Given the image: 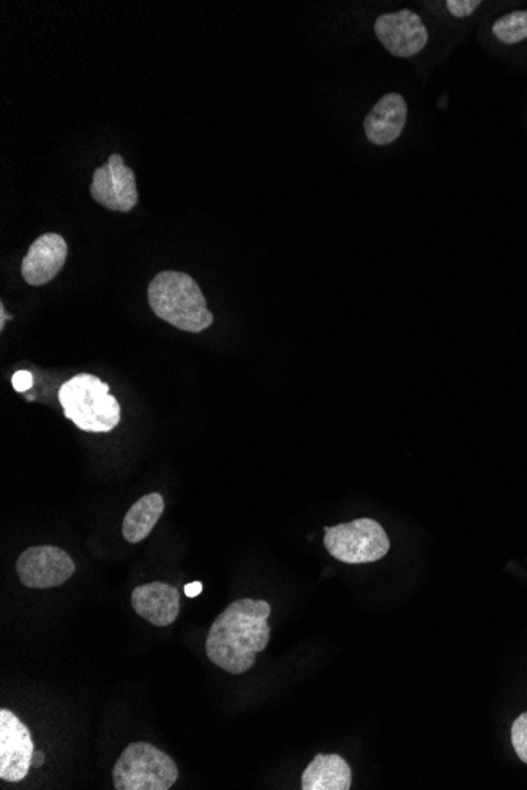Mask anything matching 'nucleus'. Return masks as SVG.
<instances>
[{
    "label": "nucleus",
    "mask_w": 527,
    "mask_h": 790,
    "mask_svg": "<svg viewBox=\"0 0 527 790\" xmlns=\"http://www.w3.org/2000/svg\"><path fill=\"white\" fill-rule=\"evenodd\" d=\"M446 5L455 18H468L482 5V2L480 0H447Z\"/></svg>",
    "instance_id": "17"
},
{
    "label": "nucleus",
    "mask_w": 527,
    "mask_h": 790,
    "mask_svg": "<svg viewBox=\"0 0 527 790\" xmlns=\"http://www.w3.org/2000/svg\"><path fill=\"white\" fill-rule=\"evenodd\" d=\"M12 383L14 390L23 393V391L31 389L32 383H34V377H32L31 372L21 369V371L14 372Z\"/></svg>",
    "instance_id": "18"
},
{
    "label": "nucleus",
    "mask_w": 527,
    "mask_h": 790,
    "mask_svg": "<svg viewBox=\"0 0 527 790\" xmlns=\"http://www.w3.org/2000/svg\"><path fill=\"white\" fill-rule=\"evenodd\" d=\"M34 754L35 745L27 726L10 710H0V779L23 781Z\"/></svg>",
    "instance_id": "8"
},
{
    "label": "nucleus",
    "mask_w": 527,
    "mask_h": 790,
    "mask_svg": "<svg viewBox=\"0 0 527 790\" xmlns=\"http://www.w3.org/2000/svg\"><path fill=\"white\" fill-rule=\"evenodd\" d=\"M75 561L57 546H34L25 549L16 561L20 581L29 589H53L74 576Z\"/></svg>",
    "instance_id": "6"
},
{
    "label": "nucleus",
    "mask_w": 527,
    "mask_h": 790,
    "mask_svg": "<svg viewBox=\"0 0 527 790\" xmlns=\"http://www.w3.org/2000/svg\"><path fill=\"white\" fill-rule=\"evenodd\" d=\"M301 786L302 790H349L351 767L338 754H316L303 771Z\"/></svg>",
    "instance_id": "13"
},
{
    "label": "nucleus",
    "mask_w": 527,
    "mask_h": 790,
    "mask_svg": "<svg viewBox=\"0 0 527 790\" xmlns=\"http://www.w3.org/2000/svg\"><path fill=\"white\" fill-rule=\"evenodd\" d=\"M9 319L12 318L7 316L5 307H3V304H0V329L3 330V327H5V322L9 321Z\"/></svg>",
    "instance_id": "21"
},
{
    "label": "nucleus",
    "mask_w": 527,
    "mask_h": 790,
    "mask_svg": "<svg viewBox=\"0 0 527 790\" xmlns=\"http://www.w3.org/2000/svg\"><path fill=\"white\" fill-rule=\"evenodd\" d=\"M270 604L264 600L242 598L215 619L205 641V654L215 666L240 676L250 670L256 655L270 641Z\"/></svg>",
    "instance_id": "1"
},
{
    "label": "nucleus",
    "mask_w": 527,
    "mask_h": 790,
    "mask_svg": "<svg viewBox=\"0 0 527 790\" xmlns=\"http://www.w3.org/2000/svg\"><path fill=\"white\" fill-rule=\"evenodd\" d=\"M165 511L164 496L158 492H150L144 496L138 502L133 503L132 509L125 514L122 523V535L128 543L143 542L152 534L155 525L160 521Z\"/></svg>",
    "instance_id": "14"
},
{
    "label": "nucleus",
    "mask_w": 527,
    "mask_h": 790,
    "mask_svg": "<svg viewBox=\"0 0 527 790\" xmlns=\"http://www.w3.org/2000/svg\"><path fill=\"white\" fill-rule=\"evenodd\" d=\"M491 32L505 45H516L527 40V10H515L494 21Z\"/></svg>",
    "instance_id": "15"
},
{
    "label": "nucleus",
    "mask_w": 527,
    "mask_h": 790,
    "mask_svg": "<svg viewBox=\"0 0 527 790\" xmlns=\"http://www.w3.org/2000/svg\"><path fill=\"white\" fill-rule=\"evenodd\" d=\"M406 121L407 104L402 93H385L365 118V134L374 146H389L402 136Z\"/></svg>",
    "instance_id": "11"
},
{
    "label": "nucleus",
    "mask_w": 527,
    "mask_h": 790,
    "mask_svg": "<svg viewBox=\"0 0 527 790\" xmlns=\"http://www.w3.org/2000/svg\"><path fill=\"white\" fill-rule=\"evenodd\" d=\"M152 311L161 321L189 333H200L214 324L200 286L183 271H161L147 289Z\"/></svg>",
    "instance_id": "2"
},
{
    "label": "nucleus",
    "mask_w": 527,
    "mask_h": 790,
    "mask_svg": "<svg viewBox=\"0 0 527 790\" xmlns=\"http://www.w3.org/2000/svg\"><path fill=\"white\" fill-rule=\"evenodd\" d=\"M132 607L139 617L152 625H171L179 617V590L166 582L144 583L133 590Z\"/></svg>",
    "instance_id": "12"
},
{
    "label": "nucleus",
    "mask_w": 527,
    "mask_h": 790,
    "mask_svg": "<svg viewBox=\"0 0 527 790\" xmlns=\"http://www.w3.org/2000/svg\"><path fill=\"white\" fill-rule=\"evenodd\" d=\"M59 401L65 416L86 433H110L121 422V404L99 377H71L60 387Z\"/></svg>",
    "instance_id": "3"
},
{
    "label": "nucleus",
    "mask_w": 527,
    "mask_h": 790,
    "mask_svg": "<svg viewBox=\"0 0 527 790\" xmlns=\"http://www.w3.org/2000/svg\"><path fill=\"white\" fill-rule=\"evenodd\" d=\"M512 745L522 763L527 766V712L516 717L512 724Z\"/></svg>",
    "instance_id": "16"
},
{
    "label": "nucleus",
    "mask_w": 527,
    "mask_h": 790,
    "mask_svg": "<svg viewBox=\"0 0 527 790\" xmlns=\"http://www.w3.org/2000/svg\"><path fill=\"white\" fill-rule=\"evenodd\" d=\"M43 763H45V754L42 752H35L34 759H32V767H42Z\"/></svg>",
    "instance_id": "20"
},
{
    "label": "nucleus",
    "mask_w": 527,
    "mask_h": 790,
    "mask_svg": "<svg viewBox=\"0 0 527 790\" xmlns=\"http://www.w3.org/2000/svg\"><path fill=\"white\" fill-rule=\"evenodd\" d=\"M324 546L343 564H371L388 556L389 536L382 525L370 518L326 527Z\"/></svg>",
    "instance_id": "5"
},
{
    "label": "nucleus",
    "mask_w": 527,
    "mask_h": 790,
    "mask_svg": "<svg viewBox=\"0 0 527 790\" xmlns=\"http://www.w3.org/2000/svg\"><path fill=\"white\" fill-rule=\"evenodd\" d=\"M67 256L68 246L63 235L48 232L29 248L21 264V274L27 285H48L63 270Z\"/></svg>",
    "instance_id": "10"
},
{
    "label": "nucleus",
    "mask_w": 527,
    "mask_h": 790,
    "mask_svg": "<svg viewBox=\"0 0 527 790\" xmlns=\"http://www.w3.org/2000/svg\"><path fill=\"white\" fill-rule=\"evenodd\" d=\"M201 592H202V583L201 582L187 583V586H186L187 597L194 598V597L200 596Z\"/></svg>",
    "instance_id": "19"
},
{
    "label": "nucleus",
    "mask_w": 527,
    "mask_h": 790,
    "mask_svg": "<svg viewBox=\"0 0 527 790\" xmlns=\"http://www.w3.org/2000/svg\"><path fill=\"white\" fill-rule=\"evenodd\" d=\"M179 779L175 760L146 742L126 746L113 770L117 790H169Z\"/></svg>",
    "instance_id": "4"
},
{
    "label": "nucleus",
    "mask_w": 527,
    "mask_h": 790,
    "mask_svg": "<svg viewBox=\"0 0 527 790\" xmlns=\"http://www.w3.org/2000/svg\"><path fill=\"white\" fill-rule=\"evenodd\" d=\"M90 194L93 201L111 212H130L139 199L135 173L125 165L121 155H111L106 165L93 173Z\"/></svg>",
    "instance_id": "7"
},
{
    "label": "nucleus",
    "mask_w": 527,
    "mask_h": 790,
    "mask_svg": "<svg viewBox=\"0 0 527 790\" xmlns=\"http://www.w3.org/2000/svg\"><path fill=\"white\" fill-rule=\"evenodd\" d=\"M379 42L392 56L413 57L427 46L428 31L422 18L413 10L381 14L374 23Z\"/></svg>",
    "instance_id": "9"
}]
</instances>
